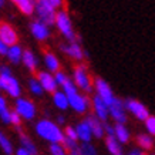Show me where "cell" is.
<instances>
[{
	"label": "cell",
	"instance_id": "12",
	"mask_svg": "<svg viewBox=\"0 0 155 155\" xmlns=\"http://www.w3.org/2000/svg\"><path fill=\"white\" fill-rule=\"evenodd\" d=\"M0 40L6 43L9 47L17 44L19 41V34L9 23H0Z\"/></svg>",
	"mask_w": 155,
	"mask_h": 155
},
{
	"label": "cell",
	"instance_id": "15",
	"mask_svg": "<svg viewBox=\"0 0 155 155\" xmlns=\"http://www.w3.org/2000/svg\"><path fill=\"white\" fill-rule=\"evenodd\" d=\"M37 80L38 83L41 84L43 90L46 93H51L54 94L57 91V83H56V78H54V74L48 73V71H38L37 73Z\"/></svg>",
	"mask_w": 155,
	"mask_h": 155
},
{
	"label": "cell",
	"instance_id": "3",
	"mask_svg": "<svg viewBox=\"0 0 155 155\" xmlns=\"http://www.w3.org/2000/svg\"><path fill=\"white\" fill-rule=\"evenodd\" d=\"M34 5H36V10L34 12H36L40 21L47 24L48 27L56 24L57 10H54L51 6L48 5L47 0H37V2H34Z\"/></svg>",
	"mask_w": 155,
	"mask_h": 155
},
{
	"label": "cell",
	"instance_id": "29",
	"mask_svg": "<svg viewBox=\"0 0 155 155\" xmlns=\"http://www.w3.org/2000/svg\"><path fill=\"white\" fill-rule=\"evenodd\" d=\"M80 151H81V155H98L95 147L91 142H81Z\"/></svg>",
	"mask_w": 155,
	"mask_h": 155
},
{
	"label": "cell",
	"instance_id": "8",
	"mask_svg": "<svg viewBox=\"0 0 155 155\" xmlns=\"http://www.w3.org/2000/svg\"><path fill=\"white\" fill-rule=\"evenodd\" d=\"M94 88H95V94L98 95L100 98L103 100L104 103L110 107V105L113 104V101L115 100V95H114V93H113V90H111V87H110V84H108L105 80L97 77V78L94 80Z\"/></svg>",
	"mask_w": 155,
	"mask_h": 155
},
{
	"label": "cell",
	"instance_id": "24",
	"mask_svg": "<svg viewBox=\"0 0 155 155\" xmlns=\"http://www.w3.org/2000/svg\"><path fill=\"white\" fill-rule=\"evenodd\" d=\"M105 147L111 155H122L121 144L115 137H105Z\"/></svg>",
	"mask_w": 155,
	"mask_h": 155
},
{
	"label": "cell",
	"instance_id": "41",
	"mask_svg": "<svg viewBox=\"0 0 155 155\" xmlns=\"http://www.w3.org/2000/svg\"><path fill=\"white\" fill-rule=\"evenodd\" d=\"M128 155H148V154H145V152H144V151H141V150H132Z\"/></svg>",
	"mask_w": 155,
	"mask_h": 155
},
{
	"label": "cell",
	"instance_id": "25",
	"mask_svg": "<svg viewBox=\"0 0 155 155\" xmlns=\"http://www.w3.org/2000/svg\"><path fill=\"white\" fill-rule=\"evenodd\" d=\"M114 132H115V138L118 140L120 144H127L130 141V131L124 124H115L114 125Z\"/></svg>",
	"mask_w": 155,
	"mask_h": 155
},
{
	"label": "cell",
	"instance_id": "30",
	"mask_svg": "<svg viewBox=\"0 0 155 155\" xmlns=\"http://www.w3.org/2000/svg\"><path fill=\"white\" fill-rule=\"evenodd\" d=\"M48 151H50V154L51 155H68L67 150L61 145V144H50Z\"/></svg>",
	"mask_w": 155,
	"mask_h": 155
},
{
	"label": "cell",
	"instance_id": "45",
	"mask_svg": "<svg viewBox=\"0 0 155 155\" xmlns=\"http://www.w3.org/2000/svg\"><path fill=\"white\" fill-rule=\"evenodd\" d=\"M33 2H37V0H33Z\"/></svg>",
	"mask_w": 155,
	"mask_h": 155
},
{
	"label": "cell",
	"instance_id": "13",
	"mask_svg": "<svg viewBox=\"0 0 155 155\" xmlns=\"http://www.w3.org/2000/svg\"><path fill=\"white\" fill-rule=\"evenodd\" d=\"M61 51L66 53L68 57H71L75 61H83L84 57H87V51L81 48L80 43H67V44H61L60 46Z\"/></svg>",
	"mask_w": 155,
	"mask_h": 155
},
{
	"label": "cell",
	"instance_id": "6",
	"mask_svg": "<svg viewBox=\"0 0 155 155\" xmlns=\"http://www.w3.org/2000/svg\"><path fill=\"white\" fill-rule=\"evenodd\" d=\"M0 85L2 90L12 98L17 100L21 97V87L14 75H0Z\"/></svg>",
	"mask_w": 155,
	"mask_h": 155
},
{
	"label": "cell",
	"instance_id": "1",
	"mask_svg": "<svg viewBox=\"0 0 155 155\" xmlns=\"http://www.w3.org/2000/svg\"><path fill=\"white\" fill-rule=\"evenodd\" d=\"M34 131L41 140L50 144H61L64 140V131L58 127V124L53 122L48 118H43L36 122Z\"/></svg>",
	"mask_w": 155,
	"mask_h": 155
},
{
	"label": "cell",
	"instance_id": "7",
	"mask_svg": "<svg viewBox=\"0 0 155 155\" xmlns=\"http://www.w3.org/2000/svg\"><path fill=\"white\" fill-rule=\"evenodd\" d=\"M67 98H68V104L70 107L74 110L75 113L78 114H84L90 107H91V101L87 95H83L78 93V90L74 91V93H70V94H66Z\"/></svg>",
	"mask_w": 155,
	"mask_h": 155
},
{
	"label": "cell",
	"instance_id": "33",
	"mask_svg": "<svg viewBox=\"0 0 155 155\" xmlns=\"http://www.w3.org/2000/svg\"><path fill=\"white\" fill-rule=\"evenodd\" d=\"M21 122H23V120H21V117L17 114V111L12 110V111H10V124L14 125V127H20Z\"/></svg>",
	"mask_w": 155,
	"mask_h": 155
},
{
	"label": "cell",
	"instance_id": "11",
	"mask_svg": "<svg viewBox=\"0 0 155 155\" xmlns=\"http://www.w3.org/2000/svg\"><path fill=\"white\" fill-rule=\"evenodd\" d=\"M30 31L37 41H46L50 37V28L47 24H44L43 21H40L38 19L33 20L30 23Z\"/></svg>",
	"mask_w": 155,
	"mask_h": 155
},
{
	"label": "cell",
	"instance_id": "35",
	"mask_svg": "<svg viewBox=\"0 0 155 155\" xmlns=\"http://www.w3.org/2000/svg\"><path fill=\"white\" fill-rule=\"evenodd\" d=\"M54 78H56V83L58 87H61V85L66 83V80L68 78V75H66V73H63V71H57L56 74H54Z\"/></svg>",
	"mask_w": 155,
	"mask_h": 155
},
{
	"label": "cell",
	"instance_id": "14",
	"mask_svg": "<svg viewBox=\"0 0 155 155\" xmlns=\"http://www.w3.org/2000/svg\"><path fill=\"white\" fill-rule=\"evenodd\" d=\"M91 105H93L95 117L98 118L100 121L107 122L108 117H110V107H108L107 104L104 103L97 94H95L94 97H93V100H91Z\"/></svg>",
	"mask_w": 155,
	"mask_h": 155
},
{
	"label": "cell",
	"instance_id": "18",
	"mask_svg": "<svg viewBox=\"0 0 155 155\" xmlns=\"http://www.w3.org/2000/svg\"><path fill=\"white\" fill-rule=\"evenodd\" d=\"M17 9L20 13H23L24 16H31L34 14L36 10V5H34L33 0H10Z\"/></svg>",
	"mask_w": 155,
	"mask_h": 155
},
{
	"label": "cell",
	"instance_id": "21",
	"mask_svg": "<svg viewBox=\"0 0 155 155\" xmlns=\"http://www.w3.org/2000/svg\"><path fill=\"white\" fill-rule=\"evenodd\" d=\"M53 104H54V105H56V108H57V110H60V111H66L67 108L70 107L67 95L64 94L63 91H58V90H57L56 93L53 94Z\"/></svg>",
	"mask_w": 155,
	"mask_h": 155
},
{
	"label": "cell",
	"instance_id": "4",
	"mask_svg": "<svg viewBox=\"0 0 155 155\" xmlns=\"http://www.w3.org/2000/svg\"><path fill=\"white\" fill-rule=\"evenodd\" d=\"M73 77H74V84L77 88H80L81 91L84 93H91L93 91V83H91V78L88 75V71L85 68L84 64H77L74 67V71H73Z\"/></svg>",
	"mask_w": 155,
	"mask_h": 155
},
{
	"label": "cell",
	"instance_id": "20",
	"mask_svg": "<svg viewBox=\"0 0 155 155\" xmlns=\"http://www.w3.org/2000/svg\"><path fill=\"white\" fill-rule=\"evenodd\" d=\"M21 63L23 66L27 68L28 71H36L37 70V66H38V61H37V57L34 56V53L31 50H24L23 51V58H21Z\"/></svg>",
	"mask_w": 155,
	"mask_h": 155
},
{
	"label": "cell",
	"instance_id": "37",
	"mask_svg": "<svg viewBox=\"0 0 155 155\" xmlns=\"http://www.w3.org/2000/svg\"><path fill=\"white\" fill-rule=\"evenodd\" d=\"M47 3L51 6L54 10H57V9H60L61 6H63V0H47Z\"/></svg>",
	"mask_w": 155,
	"mask_h": 155
},
{
	"label": "cell",
	"instance_id": "39",
	"mask_svg": "<svg viewBox=\"0 0 155 155\" xmlns=\"http://www.w3.org/2000/svg\"><path fill=\"white\" fill-rule=\"evenodd\" d=\"M6 110H9V107H7V101H6V98L3 97V95L0 94V113H2V111H6Z\"/></svg>",
	"mask_w": 155,
	"mask_h": 155
},
{
	"label": "cell",
	"instance_id": "34",
	"mask_svg": "<svg viewBox=\"0 0 155 155\" xmlns=\"http://www.w3.org/2000/svg\"><path fill=\"white\" fill-rule=\"evenodd\" d=\"M64 137L70 138V140H74V141H78V137H77L75 127H71V125H67V127L64 128Z\"/></svg>",
	"mask_w": 155,
	"mask_h": 155
},
{
	"label": "cell",
	"instance_id": "44",
	"mask_svg": "<svg viewBox=\"0 0 155 155\" xmlns=\"http://www.w3.org/2000/svg\"><path fill=\"white\" fill-rule=\"evenodd\" d=\"M5 5H6V0H0V9L5 7Z\"/></svg>",
	"mask_w": 155,
	"mask_h": 155
},
{
	"label": "cell",
	"instance_id": "10",
	"mask_svg": "<svg viewBox=\"0 0 155 155\" xmlns=\"http://www.w3.org/2000/svg\"><path fill=\"white\" fill-rule=\"evenodd\" d=\"M110 117L117 124H125L127 122V113H125V107H124L122 100L115 97L113 104L110 105Z\"/></svg>",
	"mask_w": 155,
	"mask_h": 155
},
{
	"label": "cell",
	"instance_id": "22",
	"mask_svg": "<svg viewBox=\"0 0 155 155\" xmlns=\"http://www.w3.org/2000/svg\"><path fill=\"white\" fill-rule=\"evenodd\" d=\"M23 48L20 47L19 44H14L12 47H9V51H7V58L12 64H20L21 63V58H23Z\"/></svg>",
	"mask_w": 155,
	"mask_h": 155
},
{
	"label": "cell",
	"instance_id": "16",
	"mask_svg": "<svg viewBox=\"0 0 155 155\" xmlns=\"http://www.w3.org/2000/svg\"><path fill=\"white\" fill-rule=\"evenodd\" d=\"M85 121L88 122V125H90V128H91V132H93V137H94V138L101 140V138L105 135V131H104V122L100 121L94 114H93V115H88V117L85 118Z\"/></svg>",
	"mask_w": 155,
	"mask_h": 155
},
{
	"label": "cell",
	"instance_id": "19",
	"mask_svg": "<svg viewBox=\"0 0 155 155\" xmlns=\"http://www.w3.org/2000/svg\"><path fill=\"white\" fill-rule=\"evenodd\" d=\"M44 66L47 68L48 73H54L56 74L57 71H60V61L57 58V56L51 51H46L44 53Z\"/></svg>",
	"mask_w": 155,
	"mask_h": 155
},
{
	"label": "cell",
	"instance_id": "5",
	"mask_svg": "<svg viewBox=\"0 0 155 155\" xmlns=\"http://www.w3.org/2000/svg\"><path fill=\"white\" fill-rule=\"evenodd\" d=\"M14 111H17L21 120H26V121H33L37 114L33 101H30L28 98H21V97L14 101Z\"/></svg>",
	"mask_w": 155,
	"mask_h": 155
},
{
	"label": "cell",
	"instance_id": "40",
	"mask_svg": "<svg viewBox=\"0 0 155 155\" xmlns=\"http://www.w3.org/2000/svg\"><path fill=\"white\" fill-rule=\"evenodd\" d=\"M14 154H16V155H31L28 151H26L24 148H21V147H20L19 150H16V152H14Z\"/></svg>",
	"mask_w": 155,
	"mask_h": 155
},
{
	"label": "cell",
	"instance_id": "38",
	"mask_svg": "<svg viewBox=\"0 0 155 155\" xmlns=\"http://www.w3.org/2000/svg\"><path fill=\"white\" fill-rule=\"evenodd\" d=\"M7 51H9V46L0 40V56H7Z\"/></svg>",
	"mask_w": 155,
	"mask_h": 155
},
{
	"label": "cell",
	"instance_id": "9",
	"mask_svg": "<svg viewBox=\"0 0 155 155\" xmlns=\"http://www.w3.org/2000/svg\"><path fill=\"white\" fill-rule=\"evenodd\" d=\"M124 107H125V111H130V113H131L134 117L138 118L140 121H145L147 118L150 117L148 108H147L142 103H140L138 100L127 98L124 101Z\"/></svg>",
	"mask_w": 155,
	"mask_h": 155
},
{
	"label": "cell",
	"instance_id": "17",
	"mask_svg": "<svg viewBox=\"0 0 155 155\" xmlns=\"http://www.w3.org/2000/svg\"><path fill=\"white\" fill-rule=\"evenodd\" d=\"M75 131H77V137H78V141L81 142H91L93 140V132H91V128H90L88 122L81 121L75 125Z\"/></svg>",
	"mask_w": 155,
	"mask_h": 155
},
{
	"label": "cell",
	"instance_id": "32",
	"mask_svg": "<svg viewBox=\"0 0 155 155\" xmlns=\"http://www.w3.org/2000/svg\"><path fill=\"white\" fill-rule=\"evenodd\" d=\"M61 145L66 148L67 152H70L71 150H74V148L78 147V141H74V140H70V138L64 137V140H63V142H61Z\"/></svg>",
	"mask_w": 155,
	"mask_h": 155
},
{
	"label": "cell",
	"instance_id": "46",
	"mask_svg": "<svg viewBox=\"0 0 155 155\" xmlns=\"http://www.w3.org/2000/svg\"><path fill=\"white\" fill-rule=\"evenodd\" d=\"M0 90H2V85H0Z\"/></svg>",
	"mask_w": 155,
	"mask_h": 155
},
{
	"label": "cell",
	"instance_id": "42",
	"mask_svg": "<svg viewBox=\"0 0 155 155\" xmlns=\"http://www.w3.org/2000/svg\"><path fill=\"white\" fill-rule=\"evenodd\" d=\"M68 155H81V151H80V145L77 147V148H74V150H71L70 152H68Z\"/></svg>",
	"mask_w": 155,
	"mask_h": 155
},
{
	"label": "cell",
	"instance_id": "36",
	"mask_svg": "<svg viewBox=\"0 0 155 155\" xmlns=\"http://www.w3.org/2000/svg\"><path fill=\"white\" fill-rule=\"evenodd\" d=\"M0 75H13L12 68L9 66H6V64H2L0 66Z\"/></svg>",
	"mask_w": 155,
	"mask_h": 155
},
{
	"label": "cell",
	"instance_id": "31",
	"mask_svg": "<svg viewBox=\"0 0 155 155\" xmlns=\"http://www.w3.org/2000/svg\"><path fill=\"white\" fill-rule=\"evenodd\" d=\"M144 122H145V128H147V131L150 132V135L155 137V117L154 115H150Z\"/></svg>",
	"mask_w": 155,
	"mask_h": 155
},
{
	"label": "cell",
	"instance_id": "43",
	"mask_svg": "<svg viewBox=\"0 0 155 155\" xmlns=\"http://www.w3.org/2000/svg\"><path fill=\"white\" fill-rule=\"evenodd\" d=\"M64 122H66V118H64V115H58V117H57V124H58V125L64 124Z\"/></svg>",
	"mask_w": 155,
	"mask_h": 155
},
{
	"label": "cell",
	"instance_id": "2",
	"mask_svg": "<svg viewBox=\"0 0 155 155\" xmlns=\"http://www.w3.org/2000/svg\"><path fill=\"white\" fill-rule=\"evenodd\" d=\"M56 26L58 28V31L63 37L66 38L68 43H78L81 40L77 34H75L74 28H73V23H71V19L68 13L66 10H58L56 14Z\"/></svg>",
	"mask_w": 155,
	"mask_h": 155
},
{
	"label": "cell",
	"instance_id": "28",
	"mask_svg": "<svg viewBox=\"0 0 155 155\" xmlns=\"http://www.w3.org/2000/svg\"><path fill=\"white\" fill-rule=\"evenodd\" d=\"M28 90H30V93L34 94L36 97H41L44 94V90H43L41 84L38 83L37 78H30L28 80Z\"/></svg>",
	"mask_w": 155,
	"mask_h": 155
},
{
	"label": "cell",
	"instance_id": "27",
	"mask_svg": "<svg viewBox=\"0 0 155 155\" xmlns=\"http://www.w3.org/2000/svg\"><path fill=\"white\" fill-rule=\"evenodd\" d=\"M0 150L5 152V155H12L14 152L13 144H12V141L6 137V134L3 131H0Z\"/></svg>",
	"mask_w": 155,
	"mask_h": 155
},
{
	"label": "cell",
	"instance_id": "26",
	"mask_svg": "<svg viewBox=\"0 0 155 155\" xmlns=\"http://www.w3.org/2000/svg\"><path fill=\"white\" fill-rule=\"evenodd\" d=\"M137 144L140 148L145 151H150L152 150V147H154V138L150 135V134H138L137 135Z\"/></svg>",
	"mask_w": 155,
	"mask_h": 155
},
{
	"label": "cell",
	"instance_id": "23",
	"mask_svg": "<svg viewBox=\"0 0 155 155\" xmlns=\"http://www.w3.org/2000/svg\"><path fill=\"white\" fill-rule=\"evenodd\" d=\"M19 141H20V147H21V148L28 151L31 155H38L36 144H34V142L31 141V138L28 135H26L24 132H19Z\"/></svg>",
	"mask_w": 155,
	"mask_h": 155
}]
</instances>
